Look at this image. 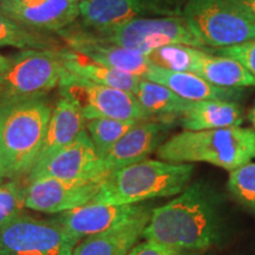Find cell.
Returning <instances> with one entry per match:
<instances>
[{"label": "cell", "mask_w": 255, "mask_h": 255, "mask_svg": "<svg viewBox=\"0 0 255 255\" xmlns=\"http://www.w3.org/2000/svg\"><path fill=\"white\" fill-rule=\"evenodd\" d=\"M223 233L225 216L218 193L208 184L195 182L151 210L142 238L174 251L197 253L218 245Z\"/></svg>", "instance_id": "cell-1"}, {"label": "cell", "mask_w": 255, "mask_h": 255, "mask_svg": "<svg viewBox=\"0 0 255 255\" xmlns=\"http://www.w3.org/2000/svg\"><path fill=\"white\" fill-rule=\"evenodd\" d=\"M46 97L0 104V158L5 178H26L46 136L51 114Z\"/></svg>", "instance_id": "cell-2"}, {"label": "cell", "mask_w": 255, "mask_h": 255, "mask_svg": "<svg viewBox=\"0 0 255 255\" xmlns=\"http://www.w3.org/2000/svg\"><path fill=\"white\" fill-rule=\"evenodd\" d=\"M193 173L190 163L146 158L108 174L90 203L136 205L145 200L176 196L189 186Z\"/></svg>", "instance_id": "cell-3"}, {"label": "cell", "mask_w": 255, "mask_h": 255, "mask_svg": "<svg viewBox=\"0 0 255 255\" xmlns=\"http://www.w3.org/2000/svg\"><path fill=\"white\" fill-rule=\"evenodd\" d=\"M156 156L169 163L206 162L232 171L255 158V130L241 127L183 130L162 143Z\"/></svg>", "instance_id": "cell-4"}, {"label": "cell", "mask_w": 255, "mask_h": 255, "mask_svg": "<svg viewBox=\"0 0 255 255\" xmlns=\"http://www.w3.org/2000/svg\"><path fill=\"white\" fill-rule=\"evenodd\" d=\"M181 15L206 49L255 39V18L235 0H187Z\"/></svg>", "instance_id": "cell-5"}, {"label": "cell", "mask_w": 255, "mask_h": 255, "mask_svg": "<svg viewBox=\"0 0 255 255\" xmlns=\"http://www.w3.org/2000/svg\"><path fill=\"white\" fill-rule=\"evenodd\" d=\"M64 66L58 50H21L0 73V104L45 97L58 87Z\"/></svg>", "instance_id": "cell-6"}, {"label": "cell", "mask_w": 255, "mask_h": 255, "mask_svg": "<svg viewBox=\"0 0 255 255\" xmlns=\"http://www.w3.org/2000/svg\"><path fill=\"white\" fill-rule=\"evenodd\" d=\"M95 33L110 43L145 56L168 45L206 50L205 44L190 31L182 15L137 18Z\"/></svg>", "instance_id": "cell-7"}, {"label": "cell", "mask_w": 255, "mask_h": 255, "mask_svg": "<svg viewBox=\"0 0 255 255\" xmlns=\"http://www.w3.org/2000/svg\"><path fill=\"white\" fill-rule=\"evenodd\" d=\"M58 87L60 96L75 102L87 121L94 119L151 120L137 100L136 95L89 82L66 71L65 69Z\"/></svg>", "instance_id": "cell-8"}, {"label": "cell", "mask_w": 255, "mask_h": 255, "mask_svg": "<svg viewBox=\"0 0 255 255\" xmlns=\"http://www.w3.org/2000/svg\"><path fill=\"white\" fill-rule=\"evenodd\" d=\"M77 244L56 219L21 213L0 229V255H72Z\"/></svg>", "instance_id": "cell-9"}, {"label": "cell", "mask_w": 255, "mask_h": 255, "mask_svg": "<svg viewBox=\"0 0 255 255\" xmlns=\"http://www.w3.org/2000/svg\"><path fill=\"white\" fill-rule=\"evenodd\" d=\"M177 0H81V26L92 32L109 30L137 18L181 15Z\"/></svg>", "instance_id": "cell-10"}, {"label": "cell", "mask_w": 255, "mask_h": 255, "mask_svg": "<svg viewBox=\"0 0 255 255\" xmlns=\"http://www.w3.org/2000/svg\"><path fill=\"white\" fill-rule=\"evenodd\" d=\"M57 34L65 40L70 49L87 56L94 62L121 70L139 78H145L152 65L148 56L110 43L95 32L82 26L73 27L70 25Z\"/></svg>", "instance_id": "cell-11"}, {"label": "cell", "mask_w": 255, "mask_h": 255, "mask_svg": "<svg viewBox=\"0 0 255 255\" xmlns=\"http://www.w3.org/2000/svg\"><path fill=\"white\" fill-rule=\"evenodd\" d=\"M102 180L65 181L38 177L28 182L25 208L46 214H59L90 203L100 190Z\"/></svg>", "instance_id": "cell-12"}, {"label": "cell", "mask_w": 255, "mask_h": 255, "mask_svg": "<svg viewBox=\"0 0 255 255\" xmlns=\"http://www.w3.org/2000/svg\"><path fill=\"white\" fill-rule=\"evenodd\" d=\"M107 175L87 130H82L73 141L53 155L39 169L27 176V182L38 177H53L65 181H96Z\"/></svg>", "instance_id": "cell-13"}, {"label": "cell", "mask_w": 255, "mask_h": 255, "mask_svg": "<svg viewBox=\"0 0 255 255\" xmlns=\"http://www.w3.org/2000/svg\"><path fill=\"white\" fill-rule=\"evenodd\" d=\"M170 129V124L155 120L141 121L121 137L101 158L105 175L138 163L155 152Z\"/></svg>", "instance_id": "cell-14"}, {"label": "cell", "mask_w": 255, "mask_h": 255, "mask_svg": "<svg viewBox=\"0 0 255 255\" xmlns=\"http://www.w3.org/2000/svg\"><path fill=\"white\" fill-rule=\"evenodd\" d=\"M148 206L139 205H94L88 203L78 208L59 213L56 220L76 241L79 242L98 233L120 225L144 210Z\"/></svg>", "instance_id": "cell-15"}, {"label": "cell", "mask_w": 255, "mask_h": 255, "mask_svg": "<svg viewBox=\"0 0 255 255\" xmlns=\"http://www.w3.org/2000/svg\"><path fill=\"white\" fill-rule=\"evenodd\" d=\"M151 210L146 207L120 225L85 238L76 245L72 255H128L142 238L143 231L150 220Z\"/></svg>", "instance_id": "cell-16"}, {"label": "cell", "mask_w": 255, "mask_h": 255, "mask_svg": "<svg viewBox=\"0 0 255 255\" xmlns=\"http://www.w3.org/2000/svg\"><path fill=\"white\" fill-rule=\"evenodd\" d=\"M79 1L81 0H39L1 9V12L32 30L58 33L78 19Z\"/></svg>", "instance_id": "cell-17"}, {"label": "cell", "mask_w": 255, "mask_h": 255, "mask_svg": "<svg viewBox=\"0 0 255 255\" xmlns=\"http://www.w3.org/2000/svg\"><path fill=\"white\" fill-rule=\"evenodd\" d=\"M145 79L168 88L186 101H233L237 102L245 96L241 88H220L210 84L193 72L170 71L151 65Z\"/></svg>", "instance_id": "cell-18"}, {"label": "cell", "mask_w": 255, "mask_h": 255, "mask_svg": "<svg viewBox=\"0 0 255 255\" xmlns=\"http://www.w3.org/2000/svg\"><path fill=\"white\" fill-rule=\"evenodd\" d=\"M85 124L87 120L78 105L68 97H60L51 114L45 139L31 173L39 169L53 155L69 145L78 133L85 129Z\"/></svg>", "instance_id": "cell-19"}, {"label": "cell", "mask_w": 255, "mask_h": 255, "mask_svg": "<svg viewBox=\"0 0 255 255\" xmlns=\"http://www.w3.org/2000/svg\"><path fill=\"white\" fill-rule=\"evenodd\" d=\"M58 56L66 71L96 84L105 85L136 95L142 78L121 70L102 65L70 47L58 50Z\"/></svg>", "instance_id": "cell-20"}, {"label": "cell", "mask_w": 255, "mask_h": 255, "mask_svg": "<svg viewBox=\"0 0 255 255\" xmlns=\"http://www.w3.org/2000/svg\"><path fill=\"white\" fill-rule=\"evenodd\" d=\"M244 119V110L237 102L216 100L189 101L178 121L184 130L199 131L240 127Z\"/></svg>", "instance_id": "cell-21"}, {"label": "cell", "mask_w": 255, "mask_h": 255, "mask_svg": "<svg viewBox=\"0 0 255 255\" xmlns=\"http://www.w3.org/2000/svg\"><path fill=\"white\" fill-rule=\"evenodd\" d=\"M193 73L220 88L255 87V78L238 60L197 49Z\"/></svg>", "instance_id": "cell-22"}, {"label": "cell", "mask_w": 255, "mask_h": 255, "mask_svg": "<svg viewBox=\"0 0 255 255\" xmlns=\"http://www.w3.org/2000/svg\"><path fill=\"white\" fill-rule=\"evenodd\" d=\"M136 97L151 120L169 124L180 119L189 103L168 88L145 78L139 82Z\"/></svg>", "instance_id": "cell-23"}, {"label": "cell", "mask_w": 255, "mask_h": 255, "mask_svg": "<svg viewBox=\"0 0 255 255\" xmlns=\"http://www.w3.org/2000/svg\"><path fill=\"white\" fill-rule=\"evenodd\" d=\"M0 46H13L17 49L27 50H52L62 47L59 41L47 32L32 30L19 24L14 19L0 11Z\"/></svg>", "instance_id": "cell-24"}, {"label": "cell", "mask_w": 255, "mask_h": 255, "mask_svg": "<svg viewBox=\"0 0 255 255\" xmlns=\"http://www.w3.org/2000/svg\"><path fill=\"white\" fill-rule=\"evenodd\" d=\"M138 122L141 121L94 119L87 121L85 130L90 136L98 156L102 158L121 137Z\"/></svg>", "instance_id": "cell-25"}, {"label": "cell", "mask_w": 255, "mask_h": 255, "mask_svg": "<svg viewBox=\"0 0 255 255\" xmlns=\"http://www.w3.org/2000/svg\"><path fill=\"white\" fill-rule=\"evenodd\" d=\"M196 47L187 45H168L152 51L148 58L152 65L170 71L193 72Z\"/></svg>", "instance_id": "cell-26"}, {"label": "cell", "mask_w": 255, "mask_h": 255, "mask_svg": "<svg viewBox=\"0 0 255 255\" xmlns=\"http://www.w3.org/2000/svg\"><path fill=\"white\" fill-rule=\"evenodd\" d=\"M227 189L242 206L255 210V163H246L229 173Z\"/></svg>", "instance_id": "cell-27"}, {"label": "cell", "mask_w": 255, "mask_h": 255, "mask_svg": "<svg viewBox=\"0 0 255 255\" xmlns=\"http://www.w3.org/2000/svg\"><path fill=\"white\" fill-rule=\"evenodd\" d=\"M26 187L21 180L0 184V229L23 213Z\"/></svg>", "instance_id": "cell-28"}, {"label": "cell", "mask_w": 255, "mask_h": 255, "mask_svg": "<svg viewBox=\"0 0 255 255\" xmlns=\"http://www.w3.org/2000/svg\"><path fill=\"white\" fill-rule=\"evenodd\" d=\"M205 51L238 60L255 78V39L239 44V45L220 47V49H206Z\"/></svg>", "instance_id": "cell-29"}, {"label": "cell", "mask_w": 255, "mask_h": 255, "mask_svg": "<svg viewBox=\"0 0 255 255\" xmlns=\"http://www.w3.org/2000/svg\"><path fill=\"white\" fill-rule=\"evenodd\" d=\"M190 253H184V252H178L170 250L162 245L155 244L152 241H146L143 242H137L135 246L132 247V250L129 252L128 255H189Z\"/></svg>", "instance_id": "cell-30"}, {"label": "cell", "mask_w": 255, "mask_h": 255, "mask_svg": "<svg viewBox=\"0 0 255 255\" xmlns=\"http://www.w3.org/2000/svg\"><path fill=\"white\" fill-rule=\"evenodd\" d=\"M235 1L255 18V0H235Z\"/></svg>", "instance_id": "cell-31"}, {"label": "cell", "mask_w": 255, "mask_h": 255, "mask_svg": "<svg viewBox=\"0 0 255 255\" xmlns=\"http://www.w3.org/2000/svg\"><path fill=\"white\" fill-rule=\"evenodd\" d=\"M7 62H8V57H5L4 55L0 53V73L5 70L6 65H7Z\"/></svg>", "instance_id": "cell-32"}, {"label": "cell", "mask_w": 255, "mask_h": 255, "mask_svg": "<svg viewBox=\"0 0 255 255\" xmlns=\"http://www.w3.org/2000/svg\"><path fill=\"white\" fill-rule=\"evenodd\" d=\"M247 120L252 123V126L255 128V105L250 110V113L247 115Z\"/></svg>", "instance_id": "cell-33"}, {"label": "cell", "mask_w": 255, "mask_h": 255, "mask_svg": "<svg viewBox=\"0 0 255 255\" xmlns=\"http://www.w3.org/2000/svg\"><path fill=\"white\" fill-rule=\"evenodd\" d=\"M4 171H2V165H1V158H0V184L2 183V180H4Z\"/></svg>", "instance_id": "cell-34"}, {"label": "cell", "mask_w": 255, "mask_h": 255, "mask_svg": "<svg viewBox=\"0 0 255 255\" xmlns=\"http://www.w3.org/2000/svg\"><path fill=\"white\" fill-rule=\"evenodd\" d=\"M189 255H212V254L207 253V252H197V253H190Z\"/></svg>", "instance_id": "cell-35"}, {"label": "cell", "mask_w": 255, "mask_h": 255, "mask_svg": "<svg viewBox=\"0 0 255 255\" xmlns=\"http://www.w3.org/2000/svg\"><path fill=\"white\" fill-rule=\"evenodd\" d=\"M4 1H5V0H0V6L4 4Z\"/></svg>", "instance_id": "cell-36"}]
</instances>
